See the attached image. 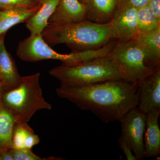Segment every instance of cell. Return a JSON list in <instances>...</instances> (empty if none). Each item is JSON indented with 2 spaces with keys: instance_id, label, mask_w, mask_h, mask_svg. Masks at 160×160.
I'll return each mask as SVG.
<instances>
[{
  "instance_id": "8fae6325",
  "label": "cell",
  "mask_w": 160,
  "mask_h": 160,
  "mask_svg": "<svg viewBox=\"0 0 160 160\" xmlns=\"http://www.w3.org/2000/svg\"><path fill=\"white\" fill-rule=\"evenodd\" d=\"M160 109H153L146 114L144 134L145 158L155 157L160 153V129L158 120Z\"/></svg>"
},
{
  "instance_id": "ffe728a7",
  "label": "cell",
  "mask_w": 160,
  "mask_h": 160,
  "mask_svg": "<svg viewBox=\"0 0 160 160\" xmlns=\"http://www.w3.org/2000/svg\"><path fill=\"white\" fill-rule=\"evenodd\" d=\"M38 6L36 0H0V10Z\"/></svg>"
},
{
  "instance_id": "d4e9b609",
  "label": "cell",
  "mask_w": 160,
  "mask_h": 160,
  "mask_svg": "<svg viewBox=\"0 0 160 160\" xmlns=\"http://www.w3.org/2000/svg\"><path fill=\"white\" fill-rule=\"evenodd\" d=\"M4 91V88L1 81H0V94H2L3 92Z\"/></svg>"
},
{
  "instance_id": "2e32d148",
  "label": "cell",
  "mask_w": 160,
  "mask_h": 160,
  "mask_svg": "<svg viewBox=\"0 0 160 160\" xmlns=\"http://www.w3.org/2000/svg\"><path fill=\"white\" fill-rule=\"evenodd\" d=\"M0 94V148L3 150L12 148V136L14 127V118L6 109Z\"/></svg>"
},
{
  "instance_id": "e0dca14e",
  "label": "cell",
  "mask_w": 160,
  "mask_h": 160,
  "mask_svg": "<svg viewBox=\"0 0 160 160\" xmlns=\"http://www.w3.org/2000/svg\"><path fill=\"white\" fill-rule=\"evenodd\" d=\"M137 21L138 36L154 31L160 27V21L148 5L137 9Z\"/></svg>"
},
{
  "instance_id": "ac0fdd59",
  "label": "cell",
  "mask_w": 160,
  "mask_h": 160,
  "mask_svg": "<svg viewBox=\"0 0 160 160\" xmlns=\"http://www.w3.org/2000/svg\"><path fill=\"white\" fill-rule=\"evenodd\" d=\"M33 132L26 122L15 123L12 136V148L20 149H26V143L28 136Z\"/></svg>"
},
{
  "instance_id": "7402d4cb",
  "label": "cell",
  "mask_w": 160,
  "mask_h": 160,
  "mask_svg": "<svg viewBox=\"0 0 160 160\" xmlns=\"http://www.w3.org/2000/svg\"><path fill=\"white\" fill-rule=\"evenodd\" d=\"M118 144L120 149H122L126 156L127 160H137L136 158L132 151L129 145L124 141L122 137L120 136L118 140Z\"/></svg>"
},
{
  "instance_id": "6da1fadb",
  "label": "cell",
  "mask_w": 160,
  "mask_h": 160,
  "mask_svg": "<svg viewBox=\"0 0 160 160\" xmlns=\"http://www.w3.org/2000/svg\"><path fill=\"white\" fill-rule=\"evenodd\" d=\"M58 96L73 103L82 110L91 111L105 123L120 122L138 105V84L123 79L78 87H60Z\"/></svg>"
},
{
  "instance_id": "277c9868",
  "label": "cell",
  "mask_w": 160,
  "mask_h": 160,
  "mask_svg": "<svg viewBox=\"0 0 160 160\" xmlns=\"http://www.w3.org/2000/svg\"><path fill=\"white\" fill-rule=\"evenodd\" d=\"M49 74L60 87H82L109 80L122 78L118 69L107 56L97 58L76 66H61L50 69Z\"/></svg>"
},
{
  "instance_id": "603a6c76",
  "label": "cell",
  "mask_w": 160,
  "mask_h": 160,
  "mask_svg": "<svg viewBox=\"0 0 160 160\" xmlns=\"http://www.w3.org/2000/svg\"><path fill=\"white\" fill-rule=\"evenodd\" d=\"M158 20L160 22V0H149L148 4Z\"/></svg>"
},
{
  "instance_id": "30bf717a",
  "label": "cell",
  "mask_w": 160,
  "mask_h": 160,
  "mask_svg": "<svg viewBox=\"0 0 160 160\" xmlns=\"http://www.w3.org/2000/svg\"><path fill=\"white\" fill-rule=\"evenodd\" d=\"M5 36L0 37V81L6 91L18 86L22 76L19 73L14 59L6 50Z\"/></svg>"
},
{
  "instance_id": "5b68a950",
  "label": "cell",
  "mask_w": 160,
  "mask_h": 160,
  "mask_svg": "<svg viewBox=\"0 0 160 160\" xmlns=\"http://www.w3.org/2000/svg\"><path fill=\"white\" fill-rule=\"evenodd\" d=\"M107 57L117 66L122 78L130 83L138 84L155 69L146 65L145 51L137 39L117 41Z\"/></svg>"
},
{
  "instance_id": "7c38bea8",
  "label": "cell",
  "mask_w": 160,
  "mask_h": 160,
  "mask_svg": "<svg viewBox=\"0 0 160 160\" xmlns=\"http://www.w3.org/2000/svg\"><path fill=\"white\" fill-rule=\"evenodd\" d=\"M86 5L87 20L106 24L111 22L118 6V0H81Z\"/></svg>"
},
{
  "instance_id": "8992f818",
  "label": "cell",
  "mask_w": 160,
  "mask_h": 160,
  "mask_svg": "<svg viewBox=\"0 0 160 160\" xmlns=\"http://www.w3.org/2000/svg\"><path fill=\"white\" fill-rule=\"evenodd\" d=\"M122 137L129 145L137 160L145 158L144 134L146 114L137 106L130 109L120 121Z\"/></svg>"
},
{
  "instance_id": "5bb4252c",
  "label": "cell",
  "mask_w": 160,
  "mask_h": 160,
  "mask_svg": "<svg viewBox=\"0 0 160 160\" xmlns=\"http://www.w3.org/2000/svg\"><path fill=\"white\" fill-rule=\"evenodd\" d=\"M40 6L38 11L26 21V28L30 35L41 34L48 25V21L59 0H36Z\"/></svg>"
},
{
  "instance_id": "484cf974",
  "label": "cell",
  "mask_w": 160,
  "mask_h": 160,
  "mask_svg": "<svg viewBox=\"0 0 160 160\" xmlns=\"http://www.w3.org/2000/svg\"><path fill=\"white\" fill-rule=\"evenodd\" d=\"M2 151V149L0 148V160H1V152Z\"/></svg>"
},
{
  "instance_id": "4fadbf2b",
  "label": "cell",
  "mask_w": 160,
  "mask_h": 160,
  "mask_svg": "<svg viewBox=\"0 0 160 160\" xmlns=\"http://www.w3.org/2000/svg\"><path fill=\"white\" fill-rule=\"evenodd\" d=\"M40 6H26L0 10V37L5 36L11 27L25 22L35 14Z\"/></svg>"
},
{
  "instance_id": "9c48e42d",
  "label": "cell",
  "mask_w": 160,
  "mask_h": 160,
  "mask_svg": "<svg viewBox=\"0 0 160 160\" xmlns=\"http://www.w3.org/2000/svg\"><path fill=\"white\" fill-rule=\"evenodd\" d=\"M137 11L131 7L117 6L110 22L116 34L117 41L127 42L138 37Z\"/></svg>"
},
{
  "instance_id": "44dd1931",
  "label": "cell",
  "mask_w": 160,
  "mask_h": 160,
  "mask_svg": "<svg viewBox=\"0 0 160 160\" xmlns=\"http://www.w3.org/2000/svg\"><path fill=\"white\" fill-rule=\"evenodd\" d=\"M149 0H118V6L131 7L138 9L147 6Z\"/></svg>"
},
{
  "instance_id": "7a4b0ae2",
  "label": "cell",
  "mask_w": 160,
  "mask_h": 160,
  "mask_svg": "<svg viewBox=\"0 0 160 160\" xmlns=\"http://www.w3.org/2000/svg\"><path fill=\"white\" fill-rule=\"evenodd\" d=\"M42 34L49 46L66 44L73 51L98 49L117 41L111 22L99 24L86 20L64 26L48 24Z\"/></svg>"
},
{
  "instance_id": "52a82bcc",
  "label": "cell",
  "mask_w": 160,
  "mask_h": 160,
  "mask_svg": "<svg viewBox=\"0 0 160 160\" xmlns=\"http://www.w3.org/2000/svg\"><path fill=\"white\" fill-rule=\"evenodd\" d=\"M137 107L147 114L160 109V67L138 84Z\"/></svg>"
},
{
  "instance_id": "9a60e30c",
  "label": "cell",
  "mask_w": 160,
  "mask_h": 160,
  "mask_svg": "<svg viewBox=\"0 0 160 160\" xmlns=\"http://www.w3.org/2000/svg\"><path fill=\"white\" fill-rule=\"evenodd\" d=\"M136 39L145 51L147 66L152 69L160 67V27Z\"/></svg>"
},
{
  "instance_id": "d6986e66",
  "label": "cell",
  "mask_w": 160,
  "mask_h": 160,
  "mask_svg": "<svg viewBox=\"0 0 160 160\" xmlns=\"http://www.w3.org/2000/svg\"><path fill=\"white\" fill-rule=\"evenodd\" d=\"M11 154L14 160H57L59 158L51 157L42 158L34 154L29 149H20L11 148L10 149Z\"/></svg>"
},
{
  "instance_id": "3957f363",
  "label": "cell",
  "mask_w": 160,
  "mask_h": 160,
  "mask_svg": "<svg viewBox=\"0 0 160 160\" xmlns=\"http://www.w3.org/2000/svg\"><path fill=\"white\" fill-rule=\"evenodd\" d=\"M40 77V72L22 77L18 86L3 92L2 101L15 123H27L39 110L52 109L43 97Z\"/></svg>"
},
{
  "instance_id": "4316f807",
  "label": "cell",
  "mask_w": 160,
  "mask_h": 160,
  "mask_svg": "<svg viewBox=\"0 0 160 160\" xmlns=\"http://www.w3.org/2000/svg\"><path fill=\"white\" fill-rule=\"evenodd\" d=\"M79 1H80V2H81V0H79Z\"/></svg>"
},
{
  "instance_id": "ba28073f",
  "label": "cell",
  "mask_w": 160,
  "mask_h": 160,
  "mask_svg": "<svg viewBox=\"0 0 160 160\" xmlns=\"http://www.w3.org/2000/svg\"><path fill=\"white\" fill-rule=\"evenodd\" d=\"M87 20L86 5L79 0H59L48 24L64 26Z\"/></svg>"
},
{
  "instance_id": "cb8c5ba5",
  "label": "cell",
  "mask_w": 160,
  "mask_h": 160,
  "mask_svg": "<svg viewBox=\"0 0 160 160\" xmlns=\"http://www.w3.org/2000/svg\"><path fill=\"white\" fill-rule=\"evenodd\" d=\"M10 149L5 150L2 149L1 154V160H14L10 152Z\"/></svg>"
}]
</instances>
